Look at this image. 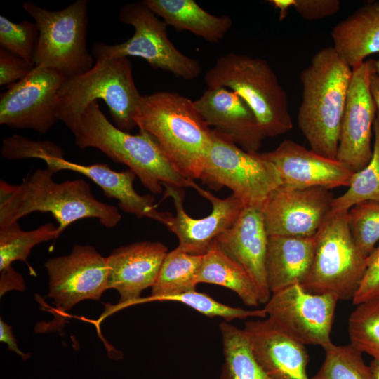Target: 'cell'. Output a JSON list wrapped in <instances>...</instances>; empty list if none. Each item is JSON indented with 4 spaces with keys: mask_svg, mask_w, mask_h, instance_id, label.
<instances>
[{
    "mask_svg": "<svg viewBox=\"0 0 379 379\" xmlns=\"http://www.w3.org/2000/svg\"><path fill=\"white\" fill-rule=\"evenodd\" d=\"M29 157L44 161L55 173L69 170L83 174L98 185L106 197L117 200L124 212L138 218H148L166 226L173 215L157 211L152 195H141L135 190L133 183L137 176L130 169L116 171L105 164L83 165L72 162L65 159L59 146L48 140L34 142L29 149Z\"/></svg>",
    "mask_w": 379,
    "mask_h": 379,
    "instance_id": "4fadbf2b",
    "label": "cell"
},
{
    "mask_svg": "<svg viewBox=\"0 0 379 379\" xmlns=\"http://www.w3.org/2000/svg\"><path fill=\"white\" fill-rule=\"evenodd\" d=\"M204 79L208 88L224 87L239 94L253 111L265 137L293 128L287 94L265 60L229 53L216 60Z\"/></svg>",
    "mask_w": 379,
    "mask_h": 379,
    "instance_id": "8992f818",
    "label": "cell"
},
{
    "mask_svg": "<svg viewBox=\"0 0 379 379\" xmlns=\"http://www.w3.org/2000/svg\"><path fill=\"white\" fill-rule=\"evenodd\" d=\"M375 141L373 156L368 164L354 173L348 190L342 195L334 198L333 211H347L360 202L373 200L379 201V117L373 124Z\"/></svg>",
    "mask_w": 379,
    "mask_h": 379,
    "instance_id": "f546056e",
    "label": "cell"
},
{
    "mask_svg": "<svg viewBox=\"0 0 379 379\" xmlns=\"http://www.w3.org/2000/svg\"><path fill=\"white\" fill-rule=\"evenodd\" d=\"M352 68L333 46L319 50L300 74L298 126L311 150L336 159Z\"/></svg>",
    "mask_w": 379,
    "mask_h": 379,
    "instance_id": "3957f363",
    "label": "cell"
},
{
    "mask_svg": "<svg viewBox=\"0 0 379 379\" xmlns=\"http://www.w3.org/2000/svg\"><path fill=\"white\" fill-rule=\"evenodd\" d=\"M268 2L279 11V20H282L290 8L288 0H270Z\"/></svg>",
    "mask_w": 379,
    "mask_h": 379,
    "instance_id": "60d3db41",
    "label": "cell"
},
{
    "mask_svg": "<svg viewBox=\"0 0 379 379\" xmlns=\"http://www.w3.org/2000/svg\"><path fill=\"white\" fill-rule=\"evenodd\" d=\"M1 272L0 293L2 296L6 292L11 290L23 291L25 288L22 277L11 267Z\"/></svg>",
    "mask_w": 379,
    "mask_h": 379,
    "instance_id": "74e56055",
    "label": "cell"
},
{
    "mask_svg": "<svg viewBox=\"0 0 379 379\" xmlns=\"http://www.w3.org/2000/svg\"><path fill=\"white\" fill-rule=\"evenodd\" d=\"M61 233L58 226L46 222L34 230L24 231L18 221L0 227V271L21 260L28 266L27 258L37 244L57 239Z\"/></svg>",
    "mask_w": 379,
    "mask_h": 379,
    "instance_id": "f1b7e54d",
    "label": "cell"
},
{
    "mask_svg": "<svg viewBox=\"0 0 379 379\" xmlns=\"http://www.w3.org/2000/svg\"><path fill=\"white\" fill-rule=\"evenodd\" d=\"M143 3L167 25L186 30L211 43L219 42L232 25L228 15L216 16L194 0H144Z\"/></svg>",
    "mask_w": 379,
    "mask_h": 379,
    "instance_id": "d4e9b609",
    "label": "cell"
},
{
    "mask_svg": "<svg viewBox=\"0 0 379 379\" xmlns=\"http://www.w3.org/2000/svg\"><path fill=\"white\" fill-rule=\"evenodd\" d=\"M66 79L55 69L36 66L1 94L0 124L47 133L58 121V93Z\"/></svg>",
    "mask_w": 379,
    "mask_h": 379,
    "instance_id": "7c38bea8",
    "label": "cell"
},
{
    "mask_svg": "<svg viewBox=\"0 0 379 379\" xmlns=\"http://www.w3.org/2000/svg\"><path fill=\"white\" fill-rule=\"evenodd\" d=\"M119 18L121 22L134 27V34L127 41L115 45L95 42L91 48L95 60L138 57L154 68L169 72L178 77L190 80L199 76L200 63L173 44L167 34L168 25L143 1L123 5Z\"/></svg>",
    "mask_w": 379,
    "mask_h": 379,
    "instance_id": "9c48e42d",
    "label": "cell"
},
{
    "mask_svg": "<svg viewBox=\"0 0 379 379\" xmlns=\"http://www.w3.org/2000/svg\"><path fill=\"white\" fill-rule=\"evenodd\" d=\"M197 282L225 287L236 293L247 306L256 307L262 303L259 289L248 273L215 241L203 255Z\"/></svg>",
    "mask_w": 379,
    "mask_h": 379,
    "instance_id": "484cf974",
    "label": "cell"
},
{
    "mask_svg": "<svg viewBox=\"0 0 379 379\" xmlns=\"http://www.w3.org/2000/svg\"><path fill=\"white\" fill-rule=\"evenodd\" d=\"M377 67L378 70H379V62H377ZM369 88L378 112V117H379V74L377 72L371 76Z\"/></svg>",
    "mask_w": 379,
    "mask_h": 379,
    "instance_id": "ab89813d",
    "label": "cell"
},
{
    "mask_svg": "<svg viewBox=\"0 0 379 379\" xmlns=\"http://www.w3.org/2000/svg\"><path fill=\"white\" fill-rule=\"evenodd\" d=\"M338 301L332 295L313 294L295 284L272 293L264 309L266 319L281 332L304 345L324 348L332 344Z\"/></svg>",
    "mask_w": 379,
    "mask_h": 379,
    "instance_id": "8fae6325",
    "label": "cell"
},
{
    "mask_svg": "<svg viewBox=\"0 0 379 379\" xmlns=\"http://www.w3.org/2000/svg\"><path fill=\"white\" fill-rule=\"evenodd\" d=\"M35 65L6 49L0 48V85H11L27 77L35 67Z\"/></svg>",
    "mask_w": 379,
    "mask_h": 379,
    "instance_id": "d590c367",
    "label": "cell"
},
{
    "mask_svg": "<svg viewBox=\"0 0 379 379\" xmlns=\"http://www.w3.org/2000/svg\"><path fill=\"white\" fill-rule=\"evenodd\" d=\"M194 104L208 126L244 150L258 152L265 136L253 111L239 94L224 87L207 88Z\"/></svg>",
    "mask_w": 379,
    "mask_h": 379,
    "instance_id": "ffe728a7",
    "label": "cell"
},
{
    "mask_svg": "<svg viewBox=\"0 0 379 379\" xmlns=\"http://www.w3.org/2000/svg\"><path fill=\"white\" fill-rule=\"evenodd\" d=\"M202 255L187 253L177 246L168 251L152 288L149 300L196 291L197 275Z\"/></svg>",
    "mask_w": 379,
    "mask_h": 379,
    "instance_id": "83f0119b",
    "label": "cell"
},
{
    "mask_svg": "<svg viewBox=\"0 0 379 379\" xmlns=\"http://www.w3.org/2000/svg\"><path fill=\"white\" fill-rule=\"evenodd\" d=\"M80 149L95 148L116 163L124 164L154 194L165 185L190 187L191 180L174 168L155 139L139 128L132 135L113 125L101 111L97 100L91 102L70 129Z\"/></svg>",
    "mask_w": 379,
    "mask_h": 379,
    "instance_id": "277c9868",
    "label": "cell"
},
{
    "mask_svg": "<svg viewBox=\"0 0 379 379\" xmlns=\"http://www.w3.org/2000/svg\"><path fill=\"white\" fill-rule=\"evenodd\" d=\"M168 248L159 241H139L114 249L107 257V288L120 295L119 305L138 302L142 291L152 287Z\"/></svg>",
    "mask_w": 379,
    "mask_h": 379,
    "instance_id": "d6986e66",
    "label": "cell"
},
{
    "mask_svg": "<svg viewBox=\"0 0 379 379\" xmlns=\"http://www.w3.org/2000/svg\"><path fill=\"white\" fill-rule=\"evenodd\" d=\"M244 329L269 379H310L305 345L274 328L266 318L248 321Z\"/></svg>",
    "mask_w": 379,
    "mask_h": 379,
    "instance_id": "7402d4cb",
    "label": "cell"
},
{
    "mask_svg": "<svg viewBox=\"0 0 379 379\" xmlns=\"http://www.w3.org/2000/svg\"><path fill=\"white\" fill-rule=\"evenodd\" d=\"M314 250V237L269 236L265 270L271 293L304 281Z\"/></svg>",
    "mask_w": 379,
    "mask_h": 379,
    "instance_id": "603a6c76",
    "label": "cell"
},
{
    "mask_svg": "<svg viewBox=\"0 0 379 379\" xmlns=\"http://www.w3.org/2000/svg\"><path fill=\"white\" fill-rule=\"evenodd\" d=\"M135 121L155 139L179 173L188 180L199 179L212 135L194 101L176 92L142 95Z\"/></svg>",
    "mask_w": 379,
    "mask_h": 379,
    "instance_id": "7a4b0ae2",
    "label": "cell"
},
{
    "mask_svg": "<svg viewBox=\"0 0 379 379\" xmlns=\"http://www.w3.org/2000/svg\"><path fill=\"white\" fill-rule=\"evenodd\" d=\"M190 187L211 202V212L201 218L191 217L184 208V188L165 185L164 199L171 198L176 211L166 227L178 237L180 248L190 254L202 255L222 232L232 226L244 206L234 194L224 199L218 198L200 187L193 180Z\"/></svg>",
    "mask_w": 379,
    "mask_h": 379,
    "instance_id": "e0dca14e",
    "label": "cell"
},
{
    "mask_svg": "<svg viewBox=\"0 0 379 379\" xmlns=\"http://www.w3.org/2000/svg\"><path fill=\"white\" fill-rule=\"evenodd\" d=\"M48 168H37L19 185L0 180V227L34 212L50 213L62 232L83 218H95L107 228L121 219L118 208L97 199L82 179L57 182Z\"/></svg>",
    "mask_w": 379,
    "mask_h": 379,
    "instance_id": "6da1fadb",
    "label": "cell"
},
{
    "mask_svg": "<svg viewBox=\"0 0 379 379\" xmlns=\"http://www.w3.org/2000/svg\"><path fill=\"white\" fill-rule=\"evenodd\" d=\"M377 62L367 60L352 69L342 118L336 159L356 173L370 162L372 128L377 108L369 88Z\"/></svg>",
    "mask_w": 379,
    "mask_h": 379,
    "instance_id": "5bb4252c",
    "label": "cell"
},
{
    "mask_svg": "<svg viewBox=\"0 0 379 379\" xmlns=\"http://www.w3.org/2000/svg\"><path fill=\"white\" fill-rule=\"evenodd\" d=\"M357 306L348 319L350 344L379 360V298Z\"/></svg>",
    "mask_w": 379,
    "mask_h": 379,
    "instance_id": "1f68e13d",
    "label": "cell"
},
{
    "mask_svg": "<svg viewBox=\"0 0 379 379\" xmlns=\"http://www.w3.org/2000/svg\"><path fill=\"white\" fill-rule=\"evenodd\" d=\"M22 6L39 31L35 66L55 69L67 79L93 67V55L86 46L87 0H77L60 11H49L32 1Z\"/></svg>",
    "mask_w": 379,
    "mask_h": 379,
    "instance_id": "ba28073f",
    "label": "cell"
},
{
    "mask_svg": "<svg viewBox=\"0 0 379 379\" xmlns=\"http://www.w3.org/2000/svg\"><path fill=\"white\" fill-rule=\"evenodd\" d=\"M346 218L357 249L368 258L379 241V201L368 200L357 204L347 211Z\"/></svg>",
    "mask_w": 379,
    "mask_h": 379,
    "instance_id": "d6a6232c",
    "label": "cell"
},
{
    "mask_svg": "<svg viewBox=\"0 0 379 379\" xmlns=\"http://www.w3.org/2000/svg\"><path fill=\"white\" fill-rule=\"evenodd\" d=\"M224 363L220 379H269L258 363L244 329L227 321L219 324Z\"/></svg>",
    "mask_w": 379,
    "mask_h": 379,
    "instance_id": "4316f807",
    "label": "cell"
},
{
    "mask_svg": "<svg viewBox=\"0 0 379 379\" xmlns=\"http://www.w3.org/2000/svg\"><path fill=\"white\" fill-rule=\"evenodd\" d=\"M49 278L48 297L58 310L65 312L84 300H100L108 289L107 258L93 246L74 245L67 255L45 263Z\"/></svg>",
    "mask_w": 379,
    "mask_h": 379,
    "instance_id": "9a60e30c",
    "label": "cell"
},
{
    "mask_svg": "<svg viewBox=\"0 0 379 379\" xmlns=\"http://www.w3.org/2000/svg\"><path fill=\"white\" fill-rule=\"evenodd\" d=\"M333 199L325 188L280 185L261 208L268 236L314 237L331 213Z\"/></svg>",
    "mask_w": 379,
    "mask_h": 379,
    "instance_id": "2e32d148",
    "label": "cell"
},
{
    "mask_svg": "<svg viewBox=\"0 0 379 379\" xmlns=\"http://www.w3.org/2000/svg\"><path fill=\"white\" fill-rule=\"evenodd\" d=\"M373 379H379V360L373 359L369 365Z\"/></svg>",
    "mask_w": 379,
    "mask_h": 379,
    "instance_id": "b9f144b4",
    "label": "cell"
},
{
    "mask_svg": "<svg viewBox=\"0 0 379 379\" xmlns=\"http://www.w3.org/2000/svg\"><path fill=\"white\" fill-rule=\"evenodd\" d=\"M39 38V31L35 22L23 20L15 23L0 15L1 47L34 65Z\"/></svg>",
    "mask_w": 379,
    "mask_h": 379,
    "instance_id": "836d02e7",
    "label": "cell"
},
{
    "mask_svg": "<svg viewBox=\"0 0 379 379\" xmlns=\"http://www.w3.org/2000/svg\"><path fill=\"white\" fill-rule=\"evenodd\" d=\"M323 349L324 360L310 379H373L362 352L350 344L335 345L332 343Z\"/></svg>",
    "mask_w": 379,
    "mask_h": 379,
    "instance_id": "4dcf8cb0",
    "label": "cell"
},
{
    "mask_svg": "<svg viewBox=\"0 0 379 379\" xmlns=\"http://www.w3.org/2000/svg\"><path fill=\"white\" fill-rule=\"evenodd\" d=\"M268 239L261 208L244 206L232 226L215 240L253 279L262 304H266L272 295L265 270Z\"/></svg>",
    "mask_w": 379,
    "mask_h": 379,
    "instance_id": "44dd1931",
    "label": "cell"
},
{
    "mask_svg": "<svg viewBox=\"0 0 379 379\" xmlns=\"http://www.w3.org/2000/svg\"><path fill=\"white\" fill-rule=\"evenodd\" d=\"M333 48L352 68L368 55L379 53V1H371L335 25L331 31Z\"/></svg>",
    "mask_w": 379,
    "mask_h": 379,
    "instance_id": "cb8c5ba5",
    "label": "cell"
},
{
    "mask_svg": "<svg viewBox=\"0 0 379 379\" xmlns=\"http://www.w3.org/2000/svg\"><path fill=\"white\" fill-rule=\"evenodd\" d=\"M0 340L7 344L11 351L27 359L26 354L23 353L18 346L17 340L12 333L11 326L6 324L1 319L0 320Z\"/></svg>",
    "mask_w": 379,
    "mask_h": 379,
    "instance_id": "f35d334b",
    "label": "cell"
},
{
    "mask_svg": "<svg viewBox=\"0 0 379 379\" xmlns=\"http://www.w3.org/2000/svg\"><path fill=\"white\" fill-rule=\"evenodd\" d=\"M261 156L277 169L281 186L289 188L349 186L354 172L336 159L307 149L298 143L284 140L275 149Z\"/></svg>",
    "mask_w": 379,
    "mask_h": 379,
    "instance_id": "ac0fdd59",
    "label": "cell"
},
{
    "mask_svg": "<svg viewBox=\"0 0 379 379\" xmlns=\"http://www.w3.org/2000/svg\"><path fill=\"white\" fill-rule=\"evenodd\" d=\"M289 8L307 20H316L335 15L340 8L338 0H288Z\"/></svg>",
    "mask_w": 379,
    "mask_h": 379,
    "instance_id": "8d00e7d4",
    "label": "cell"
},
{
    "mask_svg": "<svg viewBox=\"0 0 379 379\" xmlns=\"http://www.w3.org/2000/svg\"><path fill=\"white\" fill-rule=\"evenodd\" d=\"M347 211H331L314 236L310 272L301 284L307 292L352 300L367 267L350 234Z\"/></svg>",
    "mask_w": 379,
    "mask_h": 379,
    "instance_id": "52a82bcc",
    "label": "cell"
},
{
    "mask_svg": "<svg viewBox=\"0 0 379 379\" xmlns=\"http://www.w3.org/2000/svg\"><path fill=\"white\" fill-rule=\"evenodd\" d=\"M379 298V244L367 258V267L352 299L355 305Z\"/></svg>",
    "mask_w": 379,
    "mask_h": 379,
    "instance_id": "e575fe53",
    "label": "cell"
},
{
    "mask_svg": "<svg viewBox=\"0 0 379 379\" xmlns=\"http://www.w3.org/2000/svg\"><path fill=\"white\" fill-rule=\"evenodd\" d=\"M211 135V147L199 180L214 190L228 187L244 206L262 208L281 185L274 165L259 152L244 150L215 129Z\"/></svg>",
    "mask_w": 379,
    "mask_h": 379,
    "instance_id": "30bf717a",
    "label": "cell"
},
{
    "mask_svg": "<svg viewBox=\"0 0 379 379\" xmlns=\"http://www.w3.org/2000/svg\"><path fill=\"white\" fill-rule=\"evenodd\" d=\"M142 96L128 58L95 60L91 69L63 82L58 93L57 117L70 130L91 102L102 99L115 126L129 133L137 126L135 116Z\"/></svg>",
    "mask_w": 379,
    "mask_h": 379,
    "instance_id": "5b68a950",
    "label": "cell"
}]
</instances>
